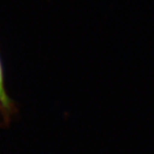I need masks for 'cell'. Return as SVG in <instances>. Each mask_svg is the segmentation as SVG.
<instances>
[{
  "label": "cell",
  "mask_w": 154,
  "mask_h": 154,
  "mask_svg": "<svg viewBox=\"0 0 154 154\" xmlns=\"http://www.w3.org/2000/svg\"><path fill=\"white\" fill-rule=\"evenodd\" d=\"M15 109L13 101L11 100L7 93L5 82H4V72L2 67V62L0 60V112L5 119H8L13 113Z\"/></svg>",
  "instance_id": "1"
}]
</instances>
